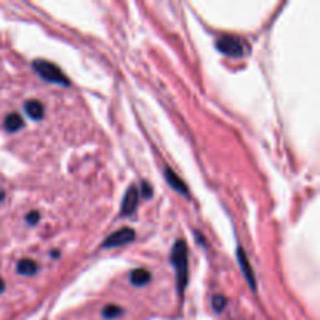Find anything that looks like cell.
<instances>
[{
    "label": "cell",
    "mask_w": 320,
    "mask_h": 320,
    "mask_svg": "<svg viewBox=\"0 0 320 320\" xmlns=\"http://www.w3.org/2000/svg\"><path fill=\"white\" fill-rule=\"evenodd\" d=\"M226 306V298L223 295H214L213 297V308L217 311V313H221V311Z\"/></svg>",
    "instance_id": "13"
},
{
    "label": "cell",
    "mask_w": 320,
    "mask_h": 320,
    "mask_svg": "<svg viewBox=\"0 0 320 320\" xmlns=\"http://www.w3.org/2000/svg\"><path fill=\"white\" fill-rule=\"evenodd\" d=\"M236 256H238L239 266H241V269H242L244 275H246V278H247L250 288L255 291V289H256L255 275H253V271H251V267H250V261H248V258H247V255H246V251H244L241 247H238V250H236Z\"/></svg>",
    "instance_id": "6"
},
{
    "label": "cell",
    "mask_w": 320,
    "mask_h": 320,
    "mask_svg": "<svg viewBox=\"0 0 320 320\" xmlns=\"http://www.w3.org/2000/svg\"><path fill=\"white\" fill-rule=\"evenodd\" d=\"M164 176H166V180L167 183L171 184V188H173L176 192H180L183 194V196H188V188H186V184H184L180 178H178V175H176L171 167H164Z\"/></svg>",
    "instance_id": "7"
},
{
    "label": "cell",
    "mask_w": 320,
    "mask_h": 320,
    "mask_svg": "<svg viewBox=\"0 0 320 320\" xmlns=\"http://www.w3.org/2000/svg\"><path fill=\"white\" fill-rule=\"evenodd\" d=\"M24 127V121L18 113H11L5 117V128L8 131H18Z\"/></svg>",
    "instance_id": "10"
},
{
    "label": "cell",
    "mask_w": 320,
    "mask_h": 320,
    "mask_svg": "<svg viewBox=\"0 0 320 320\" xmlns=\"http://www.w3.org/2000/svg\"><path fill=\"white\" fill-rule=\"evenodd\" d=\"M172 264L176 271V283H178L180 295L184 294L188 284V246L184 241H176L172 248Z\"/></svg>",
    "instance_id": "1"
},
{
    "label": "cell",
    "mask_w": 320,
    "mask_h": 320,
    "mask_svg": "<svg viewBox=\"0 0 320 320\" xmlns=\"http://www.w3.org/2000/svg\"><path fill=\"white\" fill-rule=\"evenodd\" d=\"M216 47L221 53L226 56H233V58H239L246 53V46L239 39L234 36H221L216 41Z\"/></svg>",
    "instance_id": "3"
},
{
    "label": "cell",
    "mask_w": 320,
    "mask_h": 320,
    "mask_svg": "<svg viewBox=\"0 0 320 320\" xmlns=\"http://www.w3.org/2000/svg\"><path fill=\"white\" fill-rule=\"evenodd\" d=\"M134 238H136V233H134V230H131V228H122L119 231L109 234L108 238L103 241L102 247L103 248H113V247L127 246V244L134 241Z\"/></svg>",
    "instance_id": "4"
},
{
    "label": "cell",
    "mask_w": 320,
    "mask_h": 320,
    "mask_svg": "<svg viewBox=\"0 0 320 320\" xmlns=\"http://www.w3.org/2000/svg\"><path fill=\"white\" fill-rule=\"evenodd\" d=\"M141 194H142V197H146V200L153 197V189H151L150 183H147V181L141 183Z\"/></svg>",
    "instance_id": "14"
},
{
    "label": "cell",
    "mask_w": 320,
    "mask_h": 320,
    "mask_svg": "<svg viewBox=\"0 0 320 320\" xmlns=\"http://www.w3.org/2000/svg\"><path fill=\"white\" fill-rule=\"evenodd\" d=\"M18 272L21 275H35L38 272V264L31 259H21L18 263Z\"/></svg>",
    "instance_id": "11"
},
{
    "label": "cell",
    "mask_w": 320,
    "mask_h": 320,
    "mask_svg": "<svg viewBox=\"0 0 320 320\" xmlns=\"http://www.w3.org/2000/svg\"><path fill=\"white\" fill-rule=\"evenodd\" d=\"M138 201H139V191L136 186H130L123 196L122 201V214L123 216H131L138 208Z\"/></svg>",
    "instance_id": "5"
},
{
    "label": "cell",
    "mask_w": 320,
    "mask_h": 320,
    "mask_svg": "<svg viewBox=\"0 0 320 320\" xmlns=\"http://www.w3.org/2000/svg\"><path fill=\"white\" fill-rule=\"evenodd\" d=\"M122 313H123V311H122L121 306L108 305V306L103 309V317H105V319H116V317H119Z\"/></svg>",
    "instance_id": "12"
},
{
    "label": "cell",
    "mask_w": 320,
    "mask_h": 320,
    "mask_svg": "<svg viewBox=\"0 0 320 320\" xmlns=\"http://www.w3.org/2000/svg\"><path fill=\"white\" fill-rule=\"evenodd\" d=\"M5 291V281L2 280V278H0V294H2Z\"/></svg>",
    "instance_id": "16"
},
{
    "label": "cell",
    "mask_w": 320,
    "mask_h": 320,
    "mask_svg": "<svg viewBox=\"0 0 320 320\" xmlns=\"http://www.w3.org/2000/svg\"><path fill=\"white\" fill-rule=\"evenodd\" d=\"M24 109L35 121H41L44 117V105L38 102V100H28V102H25Z\"/></svg>",
    "instance_id": "8"
},
{
    "label": "cell",
    "mask_w": 320,
    "mask_h": 320,
    "mask_svg": "<svg viewBox=\"0 0 320 320\" xmlns=\"http://www.w3.org/2000/svg\"><path fill=\"white\" fill-rule=\"evenodd\" d=\"M151 280V275L146 269H134V271L130 273V281L134 286H144Z\"/></svg>",
    "instance_id": "9"
},
{
    "label": "cell",
    "mask_w": 320,
    "mask_h": 320,
    "mask_svg": "<svg viewBox=\"0 0 320 320\" xmlns=\"http://www.w3.org/2000/svg\"><path fill=\"white\" fill-rule=\"evenodd\" d=\"M33 69H35L41 78H44L50 83H56V85H64L69 86V80L66 78V75L58 66L53 63L46 61V60H35L33 61Z\"/></svg>",
    "instance_id": "2"
},
{
    "label": "cell",
    "mask_w": 320,
    "mask_h": 320,
    "mask_svg": "<svg viewBox=\"0 0 320 320\" xmlns=\"http://www.w3.org/2000/svg\"><path fill=\"white\" fill-rule=\"evenodd\" d=\"M2 198H3V192H0V200H2Z\"/></svg>",
    "instance_id": "17"
},
{
    "label": "cell",
    "mask_w": 320,
    "mask_h": 320,
    "mask_svg": "<svg viewBox=\"0 0 320 320\" xmlns=\"http://www.w3.org/2000/svg\"><path fill=\"white\" fill-rule=\"evenodd\" d=\"M27 222H28L30 225H36V223L39 222V213H38V211H31V213H28V216H27Z\"/></svg>",
    "instance_id": "15"
}]
</instances>
